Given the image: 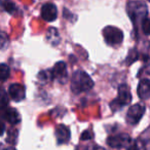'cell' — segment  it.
<instances>
[{"mask_svg": "<svg viewBox=\"0 0 150 150\" xmlns=\"http://www.w3.org/2000/svg\"><path fill=\"white\" fill-rule=\"evenodd\" d=\"M94 86V81L90 75L82 70H78L73 74L71 79V90L74 94L88 92Z\"/></svg>", "mask_w": 150, "mask_h": 150, "instance_id": "cell-1", "label": "cell"}, {"mask_svg": "<svg viewBox=\"0 0 150 150\" xmlns=\"http://www.w3.org/2000/svg\"><path fill=\"white\" fill-rule=\"evenodd\" d=\"M127 11L135 28L141 26L144 20L147 18V6L142 1H131L127 5Z\"/></svg>", "mask_w": 150, "mask_h": 150, "instance_id": "cell-2", "label": "cell"}, {"mask_svg": "<svg viewBox=\"0 0 150 150\" xmlns=\"http://www.w3.org/2000/svg\"><path fill=\"white\" fill-rule=\"evenodd\" d=\"M132 101V95L129 86L127 84H121L118 88V97L112 101L110 107L113 111H118L121 107L127 105Z\"/></svg>", "mask_w": 150, "mask_h": 150, "instance_id": "cell-3", "label": "cell"}, {"mask_svg": "<svg viewBox=\"0 0 150 150\" xmlns=\"http://www.w3.org/2000/svg\"><path fill=\"white\" fill-rule=\"evenodd\" d=\"M103 36L107 44L109 45H117L120 44L123 40V33L120 29L113 26L105 27L103 30Z\"/></svg>", "mask_w": 150, "mask_h": 150, "instance_id": "cell-4", "label": "cell"}, {"mask_svg": "<svg viewBox=\"0 0 150 150\" xmlns=\"http://www.w3.org/2000/svg\"><path fill=\"white\" fill-rule=\"evenodd\" d=\"M145 109L146 107L143 103H137V104L131 106L127 113V122L131 125H137L143 117Z\"/></svg>", "mask_w": 150, "mask_h": 150, "instance_id": "cell-5", "label": "cell"}, {"mask_svg": "<svg viewBox=\"0 0 150 150\" xmlns=\"http://www.w3.org/2000/svg\"><path fill=\"white\" fill-rule=\"evenodd\" d=\"M132 143V139L127 134H119V135H113L107 139V144L111 148L115 149H121V148L129 147Z\"/></svg>", "mask_w": 150, "mask_h": 150, "instance_id": "cell-6", "label": "cell"}, {"mask_svg": "<svg viewBox=\"0 0 150 150\" xmlns=\"http://www.w3.org/2000/svg\"><path fill=\"white\" fill-rule=\"evenodd\" d=\"M41 17L46 22H54L58 17V9L54 3H45L41 7Z\"/></svg>", "mask_w": 150, "mask_h": 150, "instance_id": "cell-7", "label": "cell"}, {"mask_svg": "<svg viewBox=\"0 0 150 150\" xmlns=\"http://www.w3.org/2000/svg\"><path fill=\"white\" fill-rule=\"evenodd\" d=\"M8 95L13 101L16 102H21L25 99L26 91L22 84L20 83H13L8 88Z\"/></svg>", "mask_w": 150, "mask_h": 150, "instance_id": "cell-8", "label": "cell"}, {"mask_svg": "<svg viewBox=\"0 0 150 150\" xmlns=\"http://www.w3.org/2000/svg\"><path fill=\"white\" fill-rule=\"evenodd\" d=\"M50 72H52V77L58 78L62 82H64L65 78L67 77V67L65 62L61 61V62L56 63V65L54 66V68H52V70Z\"/></svg>", "mask_w": 150, "mask_h": 150, "instance_id": "cell-9", "label": "cell"}, {"mask_svg": "<svg viewBox=\"0 0 150 150\" xmlns=\"http://www.w3.org/2000/svg\"><path fill=\"white\" fill-rule=\"evenodd\" d=\"M70 129L64 125H60L56 129V137L59 144H64L70 140Z\"/></svg>", "mask_w": 150, "mask_h": 150, "instance_id": "cell-10", "label": "cell"}, {"mask_svg": "<svg viewBox=\"0 0 150 150\" xmlns=\"http://www.w3.org/2000/svg\"><path fill=\"white\" fill-rule=\"evenodd\" d=\"M138 96L142 100H147L150 98V80L142 79L138 84L137 88Z\"/></svg>", "mask_w": 150, "mask_h": 150, "instance_id": "cell-11", "label": "cell"}, {"mask_svg": "<svg viewBox=\"0 0 150 150\" xmlns=\"http://www.w3.org/2000/svg\"><path fill=\"white\" fill-rule=\"evenodd\" d=\"M3 116H4L5 120L8 121L11 125H17L21 121L20 113L15 108H7L3 113Z\"/></svg>", "mask_w": 150, "mask_h": 150, "instance_id": "cell-12", "label": "cell"}, {"mask_svg": "<svg viewBox=\"0 0 150 150\" xmlns=\"http://www.w3.org/2000/svg\"><path fill=\"white\" fill-rule=\"evenodd\" d=\"M46 39L52 45H57L60 42V34L56 28H50L46 34Z\"/></svg>", "mask_w": 150, "mask_h": 150, "instance_id": "cell-13", "label": "cell"}, {"mask_svg": "<svg viewBox=\"0 0 150 150\" xmlns=\"http://www.w3.org/2000/svg\"><path fill=\"white\" fill-rule=\"evenodd\" d=\"M1 5L4 8L5 11H7L8 13H15L17 11V6H16L15 2H13L11 0H2L1 1Z\"/></svg>", "mask_w": 150, "mask_h": 150, "instance_id": "cell-14", "label": "cell"}, {"mask_svg": "<svg viewBox=\"0 0 150 150\" xmlns=\"http://www.w3.org/2000/svg\"><path fill=\"white\" fill-rule=\"evenodd\" d=\"M8 105V96L3 88H0V110H4Z\"/></svg>", "mask_w": 150, "mask_h": 150, "instance_id": "cell-15", "label": "cell"}, {"mask_svg": "<svg viewBox=\"0 0 150 150\" xmlns=\"http://www.w3.org/2000/svg\"><path fill=\"white\" fill-rule=\"evenodd\" d=\"M11 70L6 64H0V81H4L9 77Z\"/></svg>", "mask_w": 150, "mask_h": 150, "instance_id": "cell-16", "label": "cell"}, {"mask_svg": "<svg viewBox=\"0 0 150 150\" xmlns=\"http://www.w3.org/2000/svg\"><path fill=\"white\" fill-rule=\"evenodd\" d=\"M129 150H145V143L143 140L137 139L131 143Z\"/></svg>", "mask_w": 150, "mask_h": 150, "instance_id": "cell-17", "label": "cell"}, {"mask_svg": "<svg viewBox=\"0 0 150 150\" xmlns=\"http://www.w3.org/2000/svg\"><path fill=\"white\" fill-rule=\"evenodd\" d=\"M8 44V37L4 32H0V50L6 48Z\"/></svg>", "mask_w": 150, "mask_h": 150, "instance_id": "cell-18", "label": "cell"}, {"mask_svg": "<svg viewBox=\"0 0 150 150\" xmlns=\"http://www.w3.org/2000/svg\"><path fill=\"white\" fill-rule=\"evenodd\" d=\"M142 31L146 35H150V18H146L141 25Z\"/></svg>", "mask_w": 150, "mask_h": 150, "instance_id": "cell-19", "label": "cell"}, {"mask_svg": "<svg viewBox=\"0 0 150 150\" xmlns=\"http://www.w3.org/2000/svg\"><path fill=\"white\" fill-rule=\"evenodd\" d=\"M138 59V52L136 50H131L129 54V57L127 58V64H132V63H134L136 60Z\"/></svg>", "mask_w": 150, "mask_h": 150, "instance_id": "cell-20", "label": "cell"}, {"mask_svg": "<svg viewBox=\"0 0 150 150\" xmlns=\"http://www.w3.org/2000/svg\"><path fill=\"white\" fill-rule=\"evenodd\" d=\"M93 138V135L90 131H86L82 133V136H81V140H90Z\"/></svg>", "mask_w": 150, "mask_h": 150, "instance_id": "cell-21", "label": "cell"}, {"mask_svg": "<svg viewBox=\"0 0 150 150\" xmlns=\"http://www.w3.org/2000/svg\"><path fill=\"white\" fill-rule=\"evenodd\" d=\"M5 131V127H4V123L2 122V121L0 120V136H2L3 133H4Z\"/></svg>", "mask_w": 150, "mask_h": 150, "instance_id": "cell-22", "label": "cell"}, {"mask_svg": "<svg viewBox=\"0 0 150 150\" xmlns=\"http://www.w3.org/2000/svg\"><path fill=\"white\" fill-rule=\"evenodd\" d=\"M5 150H16V148H13V147H8V148H6Z\"/></svg>", "mask_w": 150, "mask_h": 150, "instance_id": "cell-23", "label": "cell"}, {"mask_svg": "<svg viewBox=\"0 0 150 150\" xmlns=\"http://www.w3.org/2000/svg\"><path fill=\"white\" fill-rule=\"evenodd\" d=\"M0 150H2V145L1 144H0Z\"/></svg>", "mask_w": 150, "mask_h": 150, "instance_id": "cell-24", "label": "cell"}]
</instances>
